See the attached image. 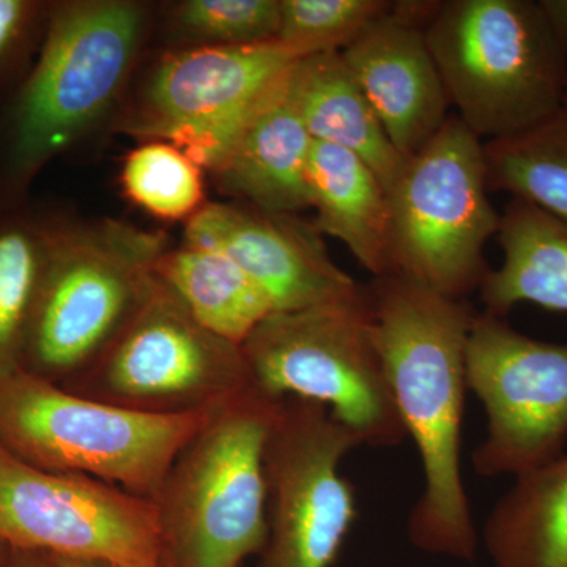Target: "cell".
<instances>
[{"mask_svg":"<svg viewBox=\"0 0 567 567\" xmlns=\"http://www.w3.org/2000/svg\"><path fill=\"white\" fill-rule=\"evenodd\" d=\"M368 292L388 385L423 464L410 540L427 554L473 561L477 535L462 480L461 440L465 353L476 312L464 298L401 276L375 279Z\"/></svg>","mask_w":567,"mask_h":567,"instance_id":"cell-1","label":"cell"},{"mask_svg":"<svg viewBox=\"0 0 567 567\" xmlns=\"http://www.w3.org/2000/svg\"><path fill=\"white\" fill-rule=\"evenodd\" d=\"M281 401L256 388L212 410L152 498L163 567H241L268 532V439Z\"/></svg>","mask_w":567,"mask_h":567,"instance_id":"cell-2","label":"cell"},{"mask_svg":"<svg viewBox=\"0 0 567 567\" xmlns=\"http://www.w3.org/2000/svg\"><path fill=\"white\" fill-rule=\"evenodd\" d=\"M424 35L451 106L481 141L565 112L567 59L535 0L439 2Z\"/></svg>","mask_w":567,"mask_h":567,"instance_id":"cell-3","label":"cell"},{"mask_svg":"<svg viewBox=\"0 0 567 567\" xmlns=\"http://www.w3.org/2000/svg\"><path fill=\"white\" fill-rule=\"evenodd\" d=\"M166 235L122 221L51 226L21 371L48 382L80 375L155 286Z\"/></svg>","mask_w":567,"mask_h":567,"instance_id":"cell-4","label":"cell"},{"mask_svg":"<svg viewBox=\"0 0 567 567\" xmlns=\"http://www.w3.org/2000/svg\"><path fill=\"white\" fill-rule=\"evenodd\" d=\"M210 413L152 415L82 398L21 369L0 375V446L40 468L95 477L142 498L155 496Z\"/></svg>","mask_w":567,"mask_h":567,"instance_id":"cell-5","label":"cell"},{"mask_svg":"<svg viewBox=\"0 0 567 567\" xmlns=\"http://www.w3.org/2000/svg\"><path fill=\"white\" fill-rule=\"evenodd\" d=\"M241 350L252 386L267 398L323 405L360 445L391 447L405 439L374 338L368 287L352 300L275 312Z\"/></svg>","mask_w":567,"mask_h":567,"instance_id":"cell-6","label":"cell"},{"mask_svg":"<svg viewBox=\"0 0 567 567\" xmlns=\"http://www.w3.org/2000/svg\"><path fill=\"white\" fill-rule=\"evenodd\" d=\"M488 193L484 142L450 115L388 189L390 275L464 300L480 289L502 221Z\"/></svg>","mask_w":567,"mask_h":567,"instance_id":"cell-7","label":"cell"},{"mask_svg":"<svg viewBox=\"0 0 567 567\" xmlns=\"http://www.w3.org/2000/svg\"><path fill=\"white\" fill-rule=\"evenodd\" d=\"M144 21V10L123 0L54 10L14 107L10 169L18 183L31 181L106 111L132 66Z\"/></svg>","mask_w":567,"mask_h":567,"instance_id":"cell-8","label":"cell"},{"mask_svg":"<svg viewBox=\"0 0 567 567\" xmlns=\"http://www.w3.org/2000/svg\"><path fill=\"white\" fill-rule=\"evenodd\" d=\"M62 386L152 415L210 412L254 388L241 346L204 328L158 278L104 352Z\"/></svg>","mask_w":567,"mask_h":567,"instance_id":"cell-9","label":"cell"},{"mask_svg":"<svg viewBox=\"0 0 567 567\" xmlns=\"http://www.w3.org/2000/svg\"><path fill=\"white\" fill-rule=\"evenodd\" d=\"M0 540L11 550L117 565H162L152 499L95 477L51 472L0 446Z\"/></svg>","mask_w":567,"mask_h":567,"instance_id":"cell-10","label":"cell"},{"mask_svg":"<svg viewBox=\"0 0 567 567\" xmlns=\"http://www.w3.org/2000/svg\"><path fill=\"white\" fill-rule=\"evenodd\" d=\"M358 446L323 405L281 401L265 454L268 532L259 567H333L357 518L341 464Z\"/></svg>","mask_w":567,"mask_h":567,"instance_id":"cell-11","label":"cell"},{"mask_svg":"<svg viewBox=\"0 0 567 567\" xmlns=\"http://www.w3.org/2000/svg\"><path fill=\"white\" fill-rule=\"evenodd\" d=\"M465 371L487 416L472 456L477 475L516 477L565 454L567 344L537 341L483 312L470 331Z\"/></svg>","mask_w":567,"mask_h":567,"instance_id":"cell-12","label":"cell"},{"mask_svg":"<svg viewBox=\"0 0 567 567\" xmlns=\"http://www.w3.org/2000/svg\"><path fill=\"white\" fill-rule=\"evenodd\" d=\"M297 61L278 41L200 44L167 54L145 85L130 128L177 145L210 173Z\"/></svg>","mask_w":567,"mask_h":567,"instance_id":"cell-13","label":"cell"},{"mask_svg":"<svg viewBox=\"0 0 567 567\" xmlns=\"http://www.w3.org/2000/svg\"><path fill=\"white\" fill-rule=\"evenodd\" d=\"M183 245L226 254L262 289L275 312L352 300L364 290L333 262L322 234L298 215L207 204L186 223Z\"/></svg>","mask_w":567,"mask_h":567,"instance_id":"cell-14","label":"cell"},{"mask_svg":"<svg viewBox=\"0 0 567 567\" xmlns=\"http://www.w3.org/2000/svg\"><path fill=\"white\" fill-rule=\"evenodd\" d=\"M439 2H390L342 59L395 151L415 155L445 125L451 103L424 29Z\"/></svg>","mask_w":567,"mask_h":567,"instance_id":"cell-15","label":"cell"},{"mask_svg":"<svg viewBox=\"0 0 567 567\" xmlns=\"http://www.w3.org/2000/svg\"><path fill=\"white\" fill-rule=\"evenodd\" d=\"M289 73L254 111L210 173L224 193L244 205L298 215L311 208L312 137L290 99Z\"/></svg>","mask_w":567,"mask_h":567,"instance_id":"cell-16","label":"cell"},{"mask_svg":"<svg viewBox=\"0 0 567 567\" xmlns=\"http://www.w3.org/2000/svg\"><path fill=\"white\" fill-rule=\"evenodd\" d=\"M287 87L312 141L354 153L388 193L405 158L391 144L341 52L298 59Z\"/></svg>","mask_w":567,"mask_h":567,"instance_id":"cell-17","label":"cell"},{"mask_svg":"<svg viewBox=\"0 0 567 567\" xmlns=\"http://www.w3.org/2000/svg\"><path fill=\"white\" fill-rule=\"evenodd\" d=\"M312 226L342 241L375 279L390 275L388 196L374 171L354 153L312 141L308 162Z\"/></svg>","mask_w":567,"mask_h":567,"instance_id":"cell-18","label":"cell"},{"mask_svg":"<svg viewBox=\"0 0 567 567\" xmlns=\"http://www.w3.org/2000/svg\"><path fill=\"white\" fill-rule=\"evenodd\" d=\"M502 265L480 286L484 312L505 317L532 303L567 315V223L520 199H511L499 221Z\"/></svg>","mask_w":567,"mask_h":567,"instance_id":"cell-19","label":"cell"},{"mask_svg":"<svg viewBox=\"0 0 567 567\" xmlns=\"http://www.w3.org/2000/svg\"><path fill=\"white\" fill-rule=\"evenodd\" d=\"M492 567H567V456L516 476L484 525Z\"/></svg>","mask_w":567,"mask_h":567,"instance_id":"cell-20","label":"cell"},{"mask_svg":"<svg viewBox=\"0 0 567 567\" xmlns=\"http://www.w3.org/2000/svg\"><path fill=\"white\" fill-rule=\"evenodd\" d=\"M155 275L197 322L237 346L275 312L262 289L223 252L169 248Z\"/></svg>","mask_w":567,"mask_h":567,"instance_id":"cell-21","label":"cell"},{"mask_svg":"<svg viewBox=\"0 0 567 567\" xmlns=\"http://www.w3.org/2000/svg\"><path fill=\"white\" fill-rule=\"evenodd\" d=\"M487 183L567 223V114L505 140L488 141Z\"/></svg>","mask_w":567,"mask_h":567,"instance_id":"cell-22","label":"cell"},{"mask_svg":"<svg viewBox=\"0 0 567 567\" xmlns=\"http://www.w3.org/2000/svg\"><path fill=\"white\" fill-rule=\"evenodd\" d=\"M51 226L0 221V375L21 369Z\"/></svg>","mask_w":567,"mask_h":567,"instance_id":"cell-23","label":"cell"},{"mask_svg":"<svg viewBox=\"0 0 567 567\" xmlns=\"http://www.w3.org/2000/svg\"><path fill=\"white\" fill-rule=\"evenodd\" d=\"M204 167L164 141L133 148L123 162L121 183L130 203L162 221H186L203 210Z\"/></svg>","mask_w":567,"mask_h":567,"instance_id":"cell-24","label":"cell"},{"mask_svg":"<svg viewBox=\"0 0 567 567\" xmlns=\"http://www.w3.org/2000/svg\"><path fill=\"white\" fill-rule=\"evenodd\" d=\"M388 7L385 0H281L276 41L295 59L342 52Z\"/></svg>","mask_w":567,"mask_h":567,"instance_id":"cell-25","label":"cell"},{"mask_svg":"<svg viewBox=\"0 0 567 567\" xmlns=\"http://www.w3.org/2000/svg\"><path fill=\"white\" fill-rule=\"evenodd\" d=\"M178 31L200 44L249 47L278 40L281 0H188L175 10Z\"/></svg>","mask_w":567,"mask_h":567,"instance_id":"cell-26","label":"cell"},{"mask_svg":"<svg viewBox=\"0 0 567 567\" xmlns=\"http://www.w3.org/2000/svg\"><path fill=\"white\" fill-rule=\"evenodd\" d=\"M33 11L35 3L25 0H0V66L9 61L28 32Z\"/></svg>","mask_w":567,"mask_h":567,"instance_id":"cell-27","label":"cell"},{"mask_svg":"<svg viewBox=\"0 0 567 567\" xmlns=\"http://www.w3.org/2000/svg\"><path fill=\"white\" fill-rule=\"evenodd\" d=\"M555 43L567 59V0H537Z\"/></svg>","mask_w":567,"mask_h":567,"instance_id":"cell-28","label":"cell"},{"mask_svg":"<svg viewBox=\"0 0 567 567\" xmlns=\"http://www.w3.org/2000/svg\"><path fill=\"white\" fill-rule=\"evenodd\" d=\"M7 567H58V561L41 551L11 550Z\"/></svg>","mask_w":567,"mask_h":567,"instance_id":"cell-29","label":"cell"},{"mask_svg":"<svg viewBox=\"0 0 567 567\" xmlns=\"http://www.w3.org/2000/svg\"><path fill=\"white\" fill-rule=\"evenodd\" d=\"M55 561H58V567H140V566L117 565V563L93 561V559L55 558ZM156 567H163V566L159 565Z\"/></svg>","mask_w":567,"mask_h":567,"instance_id":"cell-30","label":"cell"},{"mask_svg":"<svg viewBox=\"0 0 567 567\" xmlns=\"http://www.w3.org/2000/svg\"><path fill=\"white\" fill-rule=\"evenodd\" d=\"M11 548L0 540V567L9 566Z\"/></svg>","mask_w":567,"mask_h":567,"instance_id":"cell-31","label":"cell"},{"mask_svg":"<svg viewBox=\"0 0 567 567\" xmlns=\"http://www.w3.org/2000/svg\"><path fill=\"white\" fill-rule=\"evenodd\" d=\"M565 112H567V92H566V100H565Z\"/></svg>","mask_w":567,"mask_h":567,"instance_id":"cell-32","label":"cell"},{"mask_svg":"<svg viewBox=\"0 0 567 567\" xmlns=\"http://www.w3.org/2000/svg\"><path fill=\"white\" fill-rule=\"evenodd\" d=\"M566 114H567V112H566Z\"/></svg>","mask_w":567,"mask_h":567,"instance_id":"cell-33","label":"cell"}]
</instances>
